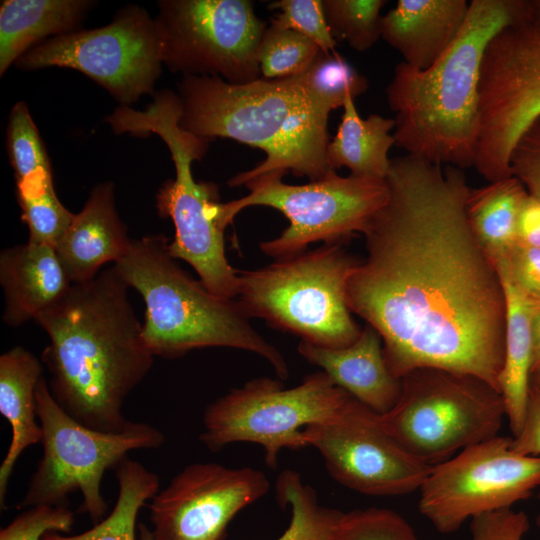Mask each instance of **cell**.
<instances>
[{"label":"cell","mask_w":540,"mask_h":540,"mask_svg":"<svg viewBox=\"0 0 540 540\" xmlns=\"http://www.w3.org/2000/svg\"><path fill=\"white\" fill-rule=\"evenodd\" d=\"M385 180L388 199L348 280L349 309L378 332L396 377L436 367L499 391L505 293L469 224L465 173L406 154L391 159Z\"/></svg>","instance_id":"1"},{"label":"cell","mask_w":540,"mask_h":540,"mask_svg":"<svg viewBox=\"0 0 540 540\" xmlns=\"http://www.w3.org/2000/svg\"><path fill=\"white\" fill-rule=\"evenodd\" d=\"M128 287L113 266L87 282L72 283L35 319L50 339L42 362L51 375L52 396L75 420L99 431L125 428L124 401L155 357Z\"/></svg>","instance_id":"2"},{"label":"cell","mask_w":540,"mask_h":540,"mask_svg":"<svg viewBox=\"0 0 540 540\" xmlns=\"http://www.w3.org/2000/svg\"><path fill=\"white\" fill-rule=\"evenodd\" d=\"M529 21L528 0H472L460 33L434 64L399 62L386 88L395 145L442 166L474 167L486 49L505 28Z\"/></svg>","instance_id":"3"},{"label":"cell","mask_w":540,"mask_h":540,"mask_svg":"<svg viewBox=\"0 0 540 540\" xmlns=\"http://www.w3.org/2000/svg\"><path fill=\"white\" fill-rule=\"evenodd\" d=\"M177 96L178 125L184 131L207 140L229 138L265 152L261 163L228 181L231 187L270 172L315 181L334 171L327 161L331 110L298 75L242 85L185 75Z\"/></svg>","instance_id":"4"},{"label":"cell","mask_w":540,"mask_h":540,"mask_svg":"<svg viewBox=\"0 0 540 540\" xmlns=\"http://www.w3.org/2000/svg\"><path fill=\"white\" fill-rule=\"evenodd\" d=\"M168 246L162 235L132 240L114 265L146 304L143 337L152 354L175 359L194 349L236 348L261 356L287 379L285 358L251 326L238 301L209 292L178 265Z\"/></svg>","instance_id":"5"},{"label":"cell","mask_w":540,"mask_h":540,"mask_svg":"<svg viewBox=\"0 0 540 540\" xmlns=\"http://www.w3.org/2000/svg\"><path fill=\"white\" fill-rule=\"evenodd\" d=\"M179 115L177 94L165 90L155 95L146 110L122 105L107 121L115 133H154L166 143L175 178L158 191L156 208L175 227L174 240L168 246L170 254L189 263L209 292L234 299L238 294V272L225 256L224 229L218 220V188L212 182H197L191 170L192 162L205 155L209 140L181 129Z\"/></svg>","instance_id":"6"},{"label":"cell","mask_w":540,"mask_h":540,"mask_svg":"<svg viewBox=\"0 0 540 540\" xmlns=\"http://www.w3.org/2000/svg\"><path fill=\"white\" fill-rule=\"evenodd\" d=\"M342 244H325L255 270H237V301L245 314L314 345L342 348L362 328L347 304L359 264Z\"/></svg>","instance_id":"7"},{"label":"cell","mask_w":540,"mask_h":540,"mask_svg":"<svg viewBox=\"0 0 540 540\" xmlns=\"http://www.w3.org/2000/svg\"><path fill=\"white\" fill-rule=\"evenodd\" d=\"M399 399L381 426L406 451L435 466L498 435L506 411L500 392L468 373L436 367L402 378Z\"/></svg>","instance_id":"8"},{"label":"cell","mask_w":540,"mask_h":540,"mask_svg":"<svg viewBox=\"0 0 540 540\" xmlns=\"http://www.w3.org/2000/svg\"><path fill=\"white\" fill-rule=\"evenodd\" d=\"M36 411L43 453L19 508L68 506V497L79 491L80 512L96 524L107 510L104 473L116 469L130 451L157 449L165 441L163 432L144 422L129 421L118 432L81 424L55 401L44 377L36 388Z\"/></svg>","instance_id":"9"},{"label":"cell","mask_w":540,"mask_h":540,"mask_svg":"<svg viewBox=\"0 0 540 540\" xmlns=\"http://www.w3.org/2000/svg\"><path fill=\"white\" fill-rule=\"evenodd\" d=\"M285 175L270 172L244 182L249 194L221 203L218 220L225 228L249 206H268L280 211L290 222L281 235L260 244L273 258H288L306 251L309 244H343L357 233L363 234L376 212L385 204L389 191L385 179L331 171L304 185L284 183Z\"/></svg>","instance_id":"10"},{"label":"cell","mask_w":540,"mask_h":540,"mask_svg":"<svg viewBox=\"0 0 540 540\" xmlns=\"http://www.w3.org/2000/svg\"><path fill=\"white\" fill-rule=\"evenodd\" d=\"M351 399L323 371L291 388L277 379L256 378L205 408L199 440L214 452L232 443L258 444L265 464L276 468L281 450L307 447L303 430L331 420Z\"/></svg>","instance_id":"11"},{"label":"cell","mask_w":540,"mask_h":540,"mask_svg":"<svg viewBox=\"0 0 540 540\" xmlns=\"http://www.w3.org/2000/svg\"><path fill=\"white\" fill-rule=\"evenodd\" d=\"M155 19L170 71L242 85L261 77L258 49L267 28L249 0H162Z\"/></svg>","instance_id":"12"},{"label":"cell","mask_w":540,"mask_h":540,"mask_svg":"<svg viewBox=\"0 0 540 540\" xmlns=\"http://www.w3.org/2000/svg\"><path fill=\"white\" fill-rule=\"evenodd\" d=\"M479 137L474 163L488 182L511 176L521 134L540 117V29L509 26L489 43L479 85Z\"/></svg>","instance_id":"13"},{"label":"cell","mask_w":540,"mask_h":540,"mask_svg":"<svg viewBox=\"0 0 540 540\" xmlns=\"http://www.w3.org/2000/svg\"><path fill=\"white\" fill-rule=\"evenodd\" d=\"M539 487L540 457L516 452L511 437L497 435L433 466L418 490V507L447 534L468 519L512 508Z\"/></svg>","instance_id":"14"},{"label":"cell","mask_w":540,"mask_h":540,"mask_svg":"<svg viewBox=\"0 0 540 540\" xmlns=\"http://www.w3.org/2000/svg\"><path fill=\"white\" fill-rule=\"evenodd\" d=\"M162 64L156 22L139 7L125 9L106 26L55 36L16 61L27 70L52 66L78 70L124 106L153 91Z\"/></svg>","instance_id":"15"},{"label":"cell","mask_w":540,"mask_h":540,"mask_svg":"<svg viewBox=\"0 0 540 540\" xmlns=\"http://www.w3.org/2000/svg\"><path fill=\"white\" fill-rule=\"evenodd\" d=\"M303 438L318 450L335 481L368 496L419 490L433 467L406 451L384 430L378 414L353 397L331 420L306 427Z\"/></svg>","instance_id":"16"},{"label":"cell","mask_w":540,"mask_h":540,"mask_svg":"<svg viewBox=\"0 0 540 540\" xmlns=\"http://www.w3.org/2000/svg\"><path fill=\"white\" fill-rule=\"evenodd\" d=\"M269 489L258 469L189 464L151 499V540H222L232 519Z\"/></svg>","instance_id":"17"},{"label":"cell","mask_w":540,"mask_h":540,"mask_svg":"<svg viewBox=\"0 0 540 540\" xmlns=\"http://www.w3.org/2000/svg\"><path fill=\"white\" fill-rule=\"evenodd\" d=\"M297 350L309 363L319 366L335 385L378 415L397 403L401 378L389 369L378 332L366 324L358 338L342 348H327L300 341Z\"/></svg>","instance_id":"18"},{"label":"cell","mask_w":540,"mask_h":540,"mask_svg":"<svg viewBox=\"0 0 540 540\" xmlns=\"http://www.w3.org/2000/svg\"><path fill=\"white\" fill-rule=\"evenodd\" d=\"M131 241L116 211L113 184L106 182L93 188L55 251L71 282L83 283L105 263L122 259Z\"/></svg>","instance_id":"19"},{"label":"cell","mask_w":540,"mask_h":540,"mask_svg":"<svg viewBox=\"0 0 540 540\" xmlns=\"http://www.w3.org/2000/svg\"><path fill=\"white\" fill-rule=\"evenodd\" d=\"M0 282L5 299L3 321L13 327L35 320L72 285L55 248L29 240L1 252Z\"/></svg>","instance_id":"20"},{"label":"cell","mask_w":540,"mask_h":540,"mask_svg":"<svg viewBox=\"0 0 540 540\" xmlns=\"http://www.w3.org/2000/svg\"><path fill=\"white\" fill-rule=\"evenodd\" d=\"M466 0H398L382 17L381 38L403 62L427 69L460 33L469 10Z\"/></svg>","instance_id":"21"},{"label":"cell","mask_w":540,"mask_h":540,"mask_svg":"<svg viewBox=\"0 0 540 540\" xmlns=\"http://www.w3.org/2000/svg\"><path fill=\"white\" fill-rule=\"evenodd\" d=\"M41 362L28 350L16 346L0 356V413L11 426V441L0 466V506L6 508L8 482L17 460L41 442L37 422L36 388L42 376Z\"/></svg>","instance_id":"22"},{"label":"cell","mask_w":540,"mask_h":540,"mask_svg":"<svg viewBox=\"0 0 540 540\" xmlns=\"http://www.w3.org/2000/svg\"><path fill=\"white\" fill-rule=\"evenodd\" d=\"M506 300L504 361L499 378L506 418L516 436L525 418L532 371V340L528 297L515 284L505 266L495 262Z\"/></svg>","instance_id":"23"},{"label":"cell","mask_w":540,"mask_h":540,"mask_svg":"<svg viewBox=\"0 0 540 540\" xmlns=\"http://www.w3.org/2000/svg\"><path fill=\"white\" fill-rule=\"evenodd\" d=\"M86 0H7L0 9V74L36 43L73 32L91 6Z\"/></svg>","instance_id":"24"},{"label":"cell","mask_w":540,"mask_h":540,"mask_svg":"<svg viewBox=\"0 0 540 540\" xmlns=\"http://www.w3.org/2000/svg\"><path fill=\"white\" fill-rule=\"evenodd\" d=\"M395 120L379 114L366 119L359 115L353 98L343 105V114L336 135L327 147V161L332 170L346 167L351 175L386 179L391 159L389 150L395 145Z\"/></svg>","instance_id":"25"},{"label":"cell","mask_w":540,"mask_h":540,"mask_svg":"<svg viewBox=\"0 0 540 540\" xmlns=\"http://www.w3.org/2000/svg\"><path fill=\"white\" fill-rule=\"evenodd\" d=\"M527 193L524 185L512 175L479 188H470L467 218L493 261L516 242L517 218Z\"/></svg>","instance_id":"26"},{"label":"cell","mask_w":540,"mask_h":540,"mask_svg":"<svg viewBox=\"0 0 540 540\" xmlns=\"http://www.w3.org/2000/svg\"><path fill=\"white\" fill-rule=\"evenodd\" d=\"M118 496L109 515L91 529L64 535L47 532L41 540H136V520L141 507L159 491V477L136 460L125 458L115 469Z\"/></svg>","instance_id":"27"},{"label":"cell","mask_w":540,"mask_h":540,"mask_svg":"<svg viewBox=\"0 0 540 540\" xmlns=\"http://www.w3.org/2000/svg\"><path fill=\"white\" fill-rule=\"evenodd\" d=\"M278 502L290 509L286 530L276 540H330L343 512L319 503L299 473L284 470L276 482Z\"/></svg>","instance_id":"28"},{"label":"cell","mask_w":540,"mask_h":540,"mask_svg":"<svg viewBox=\"0 0 540 540\" xmlns=\"http://www.w3.org/2000/svg\"><path fill=\"white\" fill-rule=\"evenodd\" d=\"M7 144L17 188L53 184L51 165L38 129L26 104L16 103L10 113Z\"/></svg>","instance_id":"29"},{"label":"cell","mask_w":540,"mask_h":540,"mask_svg":"<svg viewBox=\"0 0 540 540\" xmlns=\"http://www.w3.org/2000/svg\"><path fill=\"white\" fill-rule=\"evenodd\" d=\"M321 52L306 36L270 24L261 39L257 60L261 77L282 79L304 73Z\"/></svg>","instance_id":"30"},{"label":"cell","mask_w":540,"mask_h":540,"mask_svg":"<svg viewBox=\"0 0 540 540\" xmlns=\"http://www.w3.org/2000/svg\"><path fill=\"white\" fill-rule=\"evenodd\" d=\"M332 37L364 52L381 38L385 0H322Z\"/></svg>","instance_id":"31"},{"label":"cell","mask_w":540,"mask_h":540,"mask_svg":"<svg viewBox=\"0 0 540 540\" xmlns=\"http://www.w3.org/2000/svg\"><path fill=\"white\" fill-rule=\"evenodd\" d=\"M307 89L331 111L343 108L368 89L367 78L337 51H321L309 68L298 75Z\"/></svg>","instance_id":"32"},{"label":"cell","mask_w":540,"mask_h":540,"mask_svg":"<svg viewBox=\"0 0 540 540\" xmlns=\"http://www.w3.org/2000/svg\"><path fill=\"white\" fill-rule=\"evenodd\" d=\"M22 220L29 230V241L55 248L74 215L58 199L54 185L17 190Z\"/></svg>","instance_id":"33"},{"label":"cell","mask_w":540,"mask_h":540,"mask_svg":"<svg viewBox=\"0 0 540 540\" xmlns=\"http://www.w3.org/2000/svg\"><path fill=\"white\" fill-rule=\"evenodd\" d=\"M330 540H418L398 513L370 507L343 512Z\"/></svg>","instance_id":"34"},{"label":"cell","mask_w":540,"mask_h":540,"mask_svg":"<svg viewBox=\"0 0 540 540\" xmlns=\"http://www.w3.org/2000/svg\"><path fill=\"white\" fill-rule=\"evenodd\" d=\"M268 8L280 11L271 18V25L306 36L325 53L336 52L337 41L328 28L322 0H279Z\"/></svg>","instance_id":"35"},{"label":"cell","mask_w":540,"mask_h":540,"mask_svg":"<svg viewBox=\"0 0 540 540\" xmlns=\"http://www.w3.org/2000/svg\"><path fill=\"white\" fill-rule=\"evenodd\" d=\"M74 513L68 506L27 508L0 530V540H41L47 532L68 533Z\"/></svg>","instance_id":"36"},{"label":"cell","mask_w":540,"mask_h":540,"mask_svg":"<svg viewBox=\"0 0 540 540\" xmlns=\"http://www.w3.org/2000/svg\"><path fill=\"white\" fill-rule=\"evenodd\" d=\"M510 173L540 199V117L521 134L509 162Z\"/></svg>","instance_id":"37"},{"label":"cell","mask_w":540,"mask_h":540,"mask_svg":"<svg viewBox=\"0 0 540 540\" xmlns=\"http://www.w3.org/2000/svg\"><path fill=\"white\" fill-rule=\"evenodd\" d=\"M495 262L505 266L527 297L540 299V248L515 242Z\"/></svg>","instance_id":"38"},{"label":"cell","mask_w":540,"mask_h":540,"mask_svg":"<svg viewBox=\"0 0 540 540\" xmlns=\"http://www.w3.org/2000/svg\"><path fill=\"white\" fill-rule=\"evenodd\" d=\"M529 520L523 511L512 508L494 511L471 520V540H523Z\"/></svg>","instance_id":"39"},{"label":"cell","mask_w":540,"mask_h":540,"mask_svg":"<svg viewBox=\"0 0 540 540\" xmlns=\"http://www.w3.org/2000/svg\"><path fill=\"white\" fill-rule=\"evenodd\" d=\"M511 444L518 453L540 457V390L535 387L530 386L523 425Z\"/></svg>","instance_id":"40"},{"label":"cell","mask_w":540,"mask_h":540,"mask_svg":"<svg viewBox=\"0 0 540 540\" xmlns=\"http://www.w3.org/2000/svg\"><path fill=\"white\" fill-rule=\"evenodd\" d=\"M516 242L540 248V199L528 193L517 218Z\"/></svg>","instance_id":"41"},{"label":"cell","mask_w":540,"mask_h":540,"mask_svg":"<svg viewBox=\"0 0 540 540\" xmlns=\"http://www.w3.org/2000/svg\"><path fill=\"white\" fill-rule=\"evenodd\" d=\"M532 340V370L540 364V299L528 297Z\"/></svg>","instance_id":"42"},{"label":"cell","mask_w":540,"mask_h":540,"mask_svg":"<svg viewBox=\"0 0 540 540\" xmlns=\"http://www.w3.org/2000/svg\"><path fill=\"white\" fill-rule=\"evenodd\" d=\"M530 23L540 29V0H528Z\"/></svg>","instance_id":"43"},{"label":"cell","mask_w":540,"mask_h":540,"mask_svg":"<svg viewBox=\"0 0 540 540\" xmlns=\"http://www.w3.org/2000/svg\"><path fill=\"white\" fill-rule=\"evenodd\" d=\"M530 386L540 390V364L531 371Z\"/></svg>","instance_id":"44"},{"label":"cell","mask_w":540,"mask_h":540,"mask_svg":"<svg viewBox=\"0 0 540 540\" xmlns=\"http://www.w3.org/2000/svg\"><path fill=\"white\" fill-rule=\"evenodd\" d=\"M140 539L141 540H151L150 530L143 524L140 526Z\"/></svg>","instance_id":"45"},{"label":"cell","mask_w":540,"mask_h":540,"mask_svg":"<svg viewBox=\"0 0 540 540\" xmlns=\"http://www.w3.org/2000/svg\"><path fill=\"white\" fill-rule=\"evenodd\" d=\"M538 500H539V511H538V514H537V518H536V523H537V526L540 530V487H539V492H538Z\"/></svg>","instance_id":"46"}]
</instances>
